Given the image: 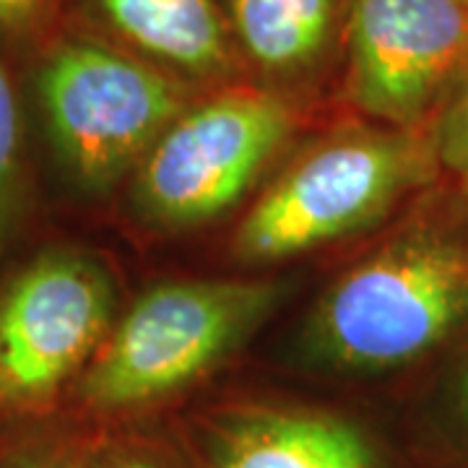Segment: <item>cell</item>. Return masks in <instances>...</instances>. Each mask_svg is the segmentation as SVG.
I'll return each mask as SVG.
<instances>
[{"instance_id":"6da1fadb","label":"cell","mask_w":468,"mask_h":468,"mask_svg":"<svg viewBox=\"0 0 468 468\" xmlns=\"http://www.w3.org/2000/svg\"><path fill=\"white\" fill-rule=\"evenodd\" d=\"M18 79L34 162L42 156L68 196L86 203L128 183L156 138L198 97L133 52L76 27L58 34Z\"/></svg>"},{"instance_id":"7a4b0ae2","label":"cell","mask_w":468,"mask_h":468,"mask_svg":"<svg viewBox=\"0 0 468 468\" xmlns=\"http://www.w3.org/2000/svg\"><path fill=\"white\" fill-rule=\"evenodd\" d=\"M284 294L282 282L263 276L149 286L120 310L66 409L94 427L172 417L185 396L271 318Z\"/></svg>"},{"instance_id":"3957f363","label":"cell","mask_w":468,"mask_h":468,"mask_svg":"<svg viewBox=\"0 0 468 468\" xmlns=\"http://www.w3.org/2000/svg\"><path fill=\"white\" fill-rule=\"evenodd\" d=\"M468 325V227L417 217L344 268L302 331L304 356L346 375L414 365Z\"/></svg>"},{"instance_id":"277c9868","label":"cell","mask_w":468,"mask_h":468,"mask_svg":"<svg viewBox=\"0 0 468 468\" xmlns=\"http://www.w3.org/2000/svg\"><path fill=\"white\" fill-rule=\"evenodd\" d=\"M440 175L432 131L362 117L304 144L239 217L229 255L276 266L380 224Z\"/></svg>"},{"instance_id":"5b68a950","label":"cell","mask_w":468,"mask_h":468,"mask_svg":"<svg viewBox=\"0 0 468 468\" xmlns=\"http://www.w3.org/2000/svg\"><path fill=\"white\" fill-rule=\"evenodd\" d=\"M120 310L110 261L81 242H34L3 268L0 424L66 411Z\"/></svg>"},{"instance_id":"8992f818","label":"cell","mask_w":468,"mask_h":468,"mask_svg":"<svg viewBox=\"0 0 468 468\" xmlns=\"http://www.w3.org/2000/svg\"><path fill=\"white\" fill-rule=\"evenodd\" d=\"M302 125L300 101L250 81L203 91L125 183L128 214L159 237L217 221L248 196Z\"/></svg>"},{"instance_id":"52a82bcc","label":"cell","mask_w":468,"mask_h":468,"mask_svg":"<svg viewBox=\"0 0 468 468\" xmlns=\"http://www.w3.org/2000/svg\"><path fill=\"white\" fill-rule=\"evenodd\" d=\"M468 76V0H349L341 94L367 122L419 131Z\"/></svg>"},{"instance_id":"ba28073f","label":"cell","mask_w":468,"mask_h":468,"mask_svg":"<svg viewBox=\"0 0 468 468\" xmlns=\"http://www.w3.org/2000/svg\"><path fill=\"white\" fill-rule=\"evenodd\" d=\"M193 468H409L349 409L268 393H221L167 417Z\"/></svg>"},{"instance_id":"9c48e42d","label":"cell","mask_w":468,"mask_h":468,"mask_svg":"<svg viewBox=\"0 0 468 468\" xmlns=\"http://www.w3.org/2000/svg\"><path fill=\"white\" fill-rule=\"evenodd\" d=\"M203 94L248 81L218 0H68V24Z\"/></svg>"},{"instance_id":"30bf717a","label":"cell","mask_w":468,"mask_h":468,"mask_svg":"<svg viewBox=\"0 0 468 468\" xmlns=\"http://www.w3.org/2000/svg\"><path fill=\"white\" fill-rule=\"evenodd\" d=\"M250 84L300 101L338 55L349 0H218Z\"/></svg>"},{"instance_id":"8fae6325","label":"cell","mask_w":468,"mask_h":468,"mask_svg":"<svg viewBox=\"0 0 468 468\" xmlns=\"http://www.w3.org/2000/svg\"><path fill=\"white\" fill-rule=\"evenodd\" d=\"M42 203L21 79L0 55V271L37 242Z\"/></svg>"},{"instance_id":"7c38bea8","label":"cell","mask_w":468,"mask_h":468,"mask_svg":"<svg viewBox=\"0 0 468 468\" xmlns=\"http://www.w3.org/2000/svg\"><path fill=\"white\" fill-rule=\"evenodd\" d=\"M100 427L73 411L0 424V468H79Z\"/></svg>"},{"instance_id":"4fadbf2b","label":"cell","mask_w":468,"mask_h":468,"mask_svg":"<svg viewBox=\"0 0 468 468\" xmlns=\"http://www.w3.org/2000/svg\"><path fill=\"white\" fill-rule=\"evenodd\" d=\"M79 468H193L167 419L100 427Z\"/></svg>"},{"instance_id":"5bb4252c","label":"cell","mask_w":468,"mask_h":468,"mask_svg":"<svg viewBox=\"0 0 468 468\" xmlns=\"http://www.w3.org/2000/svg\"><path fill=\"white\" fill-rule=\"evenodd\" d=\"M68 24V0H0V55L21 73Z\"/></svg>"},{"instance_id":"9a60e30c","label":"cell","mask_w":468,"mask_h":468,"mask_svg":"<svg viewBox=\"0 0 468 468\" xmlns=\"http://www.w3.org/2000/svg\"><path fill=\"white\" fill-rule=\"evenodd\" d=\"M432 144L440 172L451 175L468 190V76L445 101L432 128Z\"/></svg>"},{"instance_id":"2e32d148","label":"cell","mask_w":468,"mask_h":468,"mask_svg":"<svg viewBox=\"0 0 468 468\" xmlns=\"http://www.w3.org/2000/svg\"><path fill=\"white\" fill-rule=\"evenodd\" d=\"M442 455H445V468H468V367L452 396Z\"/></svg>"}]
</instances>
